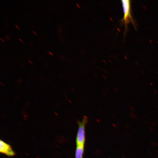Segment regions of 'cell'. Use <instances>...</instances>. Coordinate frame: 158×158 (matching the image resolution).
I'll list each match as a JSON object with an SVG mask.
<instances>
[{"label": "cell", "instance_id": "cell-13", "mask_svg": "<svg viewBox=\"0 0 158 158\" xmlns=\"http://www.w3.org/2000/svg\"><path fill=\"white\" fill-rule=\"evenodd\" d=\"M150 83L151 84V85H152V84L151 83Z\"/></svg>", "mask_w": 158, "mask_h": 158}, {"label": "cell", "instance_id": "cell-1", "mask_svg": "<svg viewBox=\"0 0 158 158\" xmlns=\"http://www.w3.org/2000/svg\"><path fill=\"white\" fill-rule=\"evenodd\" d=\"M123 13L122 21L125 29L127 30L128 24L132 23L134 24L131 14V2L130 0H121Z\"/></svg>", "mask_w": 158, "mask_h": 158}, {"label": "cell", "instance_id": "cell-6", "mask_svg": "<svg viewBox=\"0 0 158 158\" xmlns=\"http://www.w3.org/2000/svg\"><path fill=\"white\" fill-rule=\"evenodd\" d=\"M49 53L50 54H51L52 56H53V54H52L51 52H50V51H49Z\"/></svg>", "mask_w": 158, "mask_h": 158}, {"label": "cell", "instance_id": "cell-3", "mask_svg": "<svg viewBox=\"0 0 158 158\" xmlns=\"http://www.w3.org/2000/svg\"><path fill=\"white\" fill-rule=\"evenodd\" d=\"M0 152L8 156H13L15 154L10 145L1 140L0 141Z\"/></svg>", "mask_w": 158, "mask_h": 158}, {"label": "cell", "instance_id": "cell-10", "mask_svg": "<svg viewBox=\"0 0 158 158\" xmlns=\"http://www.w3.org/2000/svg\"><path fill=\"white\" fill-rule=\"evenodd\" d=\"M19 40H20L21 42H22L23 43V41L21 39H19Z\"/></svg>", "mask_w": 158, "mask_h": 158}, {"label": "cell", "instance_id": "cell-12", "mask_svg": "<svg viewBox=\"0 0 158 158\" xmlns=\"http://www.w3.org/2000/svg\"><path fill=\"white\" fill-rule=\"evenodd\" d=\"M0 39L2 41H3V42H4V40H3V39H2L1 38H0Z\"/></svg>", "mask_w": 158, "mask_h": 158}, {"label": "cell", "instance_id": "cell-4", "mask_svg": "<svg viewBox=\"0 0 158 158\" xmlns=\"http://www.w3.org/2000/svg\"><path fill=\"white\" fill-rule=\"evenodd\" d=\"M84 146H77L75 151V158H83Z\"/></svg>", "mask_w": 158, "mask_h": 158}, {"label": "cell", "instance_id": "cell-2", "mask_svg": "<svg viewBox=\"0 0 158 158\" xmlns=\"http://www.w3.org/2000/svg\"><path fill=\"white\" fill-rule=\"evenodd\" d=\"M87 122L84 118L82 122H79V127L76 139L77 146H84L85 142V126Z\"/></svg>", "mask_w": 158, "mask_h": 158}, {"label": "cell", "instance_id": "cell-8", "mask_svg": "<svg viewBox=\"0 0 158 158\" xmlns=\"http://www.w3.org/2000/svg\"><path fill=\"white\" fill-rule=\"evenodd\" d=\"M29 61L30 62V63L32 64H33V63H32L30 61V60H29Z\"/></svg>", "mask_w": 158, "mask_h": 158}, {"label": "cell", "instance_id": "cell-9", "mask_svg": "<svg viewBox=\"0 0 158 158\" xmlns=\"http://www.w3.org/2000/svg\"><path fill=\"white\" fill-rule=\"evenodd\" d=\"M33 32L35 33V34L36 35H37V34H36V32H35L34 31H33Z\"/></svg>", "mask_w": 158, "mask_h": 158}, {"label": "cell", "instance_id": "cell-11", "mask_svg": "<svg viewBox=\"0 0 158 158\" xmlns=\"http://www.w3.org/2000/svg\"><path fill=\"white\" fill-rule=\"evenodd\" d=\"M17 27L18 29H19V28L16 25H15Z\"/></svg>", "mask_w": 158, "mask_h": 158}, {"label": "cell", "instance_id": "cell-7", "mask_svg": "<svg viewBox=\"0 0 158 158\" xmlns=\"http://www.w3.org/2000/svg\"><path fill=\"white\" fill-rule=\"evenodd\" d=\"M0 84L2 85V86H4V85L3 83H1L0 82Z\"/></svg>", "mask_w": 158, "mask_h": 158}, {"label": "cell", "instance_id": "cell-5", "mask_svg": "<svg viewBox=\"0 0 158 158\" xmlns=\"http://www.w3.org/2000/svg\"><path fill=\"white\" fill-rule=\"evenodd\" d=\"M17 82L19 83H22L23 80L20 78H19L18 80L17 81Z\"/></svg>", "mask_w": 158, "mask_h": 158}, {"label": "cell", "instance_id": "cell-14", "mask_svg": "<svg viewBox=\"0 0 158 158\" xmlns=\"http://www.w3.org/2000/svg\"><path fill=\"white\" fill-rule=\"evenodd\" d=\"M40 77H41V78H42V77H41V76H40Z\"/></svg>", "mask_w": 158, "mask_h": 158}]
</instances>
